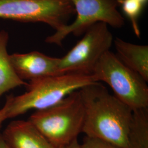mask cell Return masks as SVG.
<instances>
[{
  "mask_svg": "<svg viewBox=\"0 0 148 148\" xmlns=\"http://www.w3.org/2000/svg\"><path fill=\"white\" fill-rule=\"evenodd\" d=\"M79 91L85 108L82 133L117 148H127L132 110L101 82L87 85Z\"/></svg>",
  "mask_w": 148,
  "mask_h": 148,
  "instance_id": "obj_1",
  "label": "cell"
},
{
  "mask_svg": "<svg viewBox=\"0 0 148 148\" xmlns=\"http://www.w3.org/2000/svg\"><path fill=\"white\" fill-rule=\"evenodd\" d=\"M98 82L90 75L66 74L30 81L21 95L7 97V119L20 116L31 110H41L58 103L70 93L87 85Z\"/></svg>",
  "mask_w": 148,
  "mask_h": 148,
  "instance_id": "obj_2",
  "label": "cell"
},
{
  "mask_svg": "<svg viewBox=\"0 0 148 148\" xmlns=\"http://www.w3.org/2000/svg\"><path fill=\"white\" fill-rule=\"evenodd\" d=\"M28 121L55 147H66L82 133L85 108L79 90L52 107L35 111Z\"/></svg>",
  "mask_w": 148,
  "mask_h": 148,
  "instance_id": "obj_3",
  "label": "cell"
},
{
  "mask_svg": "<svg viewBox=\"0 0 148 148\" xmlns=\"http://www.w3.org/2000/svg\"><path fill=\"white\" fill-rule=\"evenodd\" d=\"M92 75L109 85L114 95L132 110L148 108L147 82L109 51L96 64Z\"/></svg>",
  "mask_w": 148,
  "mask_h": 148,
  "instance_id": "obj_4",
  "label": "cell"
},
{
  "mask_svg": "<svg viewBox=\"0 0 148 148\" xmlns=\"http://www.w3.org/2000/svg\"><path fill=\"white\" fill-rule=\"evenodd\" d=\"M75 14L69 0H0V18L24 23H43L55 30Z\"/></svg>",
  "mask_w": 148,
  "mask_h": 148,
  "instance_id": "obj_5",
  "label": "cell"
},
{
  "mask_svg": "<svg viewBox=\"0 0 148 148\" xmlns=\"http://www.w3.org/2000/svg\"><path fill=\"white\" fill-rule=\"evenodd\" d=\"M113 41L112 34L106 23L92 25L74 47L60 58L59 74L92 75L102 56L110 51Z\"/></svg>",
  "mask_w": 148,
  "mask_h": 148,
  "instance_id": "obj_6",
  "label": "cell"
},
{
  "mask_svg": "<svg viewBox=\"0 0 148 148\" xmlns=\"http://www.w3.org/2000/svg\"><path fill=\"white\" fill-rule=\"evenodd\" d=\"M76 14L71 24L61 27L48 36L45 42L62 46L64 39L70 34L76 36L97 23H104L114 28H121L125 19L118 10L117 0H69Z\"/></svg>",
  "mask_w": 148,
  "mask_h": 148,
  "instance_id": "obj_7",
  "label": "cell"
},
{
  "mask_svg": "<svg viewBox=\"0 0 148 148\" xmlns=\"http://www.w3.org/2000/svg\"><path fill=\"white\" fill-rule=\"evenodd\" d=\"M12 66L20 79L25 81L59 75L60 58L52 57L38 51L10 55Z\"/></svg>",
  "mask_w": 148,
  "mask_h": 148,
  "instance_id": "obj_8",
  "label": "cell"
},
{
  "mask_svg": "<svg viewBox=\"0 0 148 148\" xmlns=\"http://www.w3.org/2000/svg\"><path fill=\"white\" fill-rule=\"evenodd\" d=\"M1 134L10 148H59L49 142L28 120L11 122Z\"/></svg>",
  "mask_w": 148,
  "mask_h": 148,
  "instance_id": "obj_9",
  "label": "cell"
},
{
  "mask_svg": "<svg viewBox=\"0 0 148 148\" xmlns=\"http://www.w3.org/2000/svg\"><path fill=\"white\" fill-rule=\"evenodd\" d=\"M117 57L127 68L148 82V45L128 42L116 37L113 41Z\"/></svg>",
  "mask_w": 148,
  "mask_h": 148,
  "instance_id": "obj_10",
  "label": "cell"
},
{
  "mask_svg": "<svg viewBox=\"0 0 148 148\" xmlns=\"http://www.w3.org/2000/svg\"><path fill=\"white\" fill-rule=\"evenodd\" d=\"M8 40V33L0 31V97L10 90L27 84L18 77L12 66L7 49Z\"/></svg>",
  "mask_w": 148,
  "mask_h": 148,
  "instance_id": "obj_11",
  "label": "cell"
},
{
  "mask_svg": "<svg viewBox=\"0 0 148 148\" xmlns=\"http://www.w3.org/2000/svg\"><path fill=\"white\" fill-rule=\"evenodd\" d=\"M127 148H148V108L133 110Z\"/></svg>",
  "mask_w": 148,
  "mask_h": 148,
  "instance_id": "obj_12",
  "label": "cell"
},
{
  "mask_svg": "<svg viewBox=\"0 0 148 148\" xmlns=\"http://www.w3.org/2000/svg\"><path fill=\"white\" fill-rule=\"evenodd\" d=\"M123 13L131 21L133 32L138 37L140 36L138 19L145 5L136 0H117Z\"/></svg>",
  "mask_w": 148,
  "mask_h": 148,
  "instance_id": "obj_13",
  "label": "cell"
},
{
  "mask_svg": "<svg viewBox=\"0 0 148 148\" xmlns=\"http://www.w3.org/2000/svg\"><path fill=\"white\" fill-rule=\"evenodd\" d=\"M80 145L81 148H119L103 140L86 136Z\"/></svg>",
  "mask_w": 148,
  "mask_h": 148,
  "instance_id": "obj_14",
  "label": "cell"
},
{
  "mask_svg": "<svg viewBox=\"0 0 148 148\" xmlns=\"http://www.w3.org/2000/svg\"><path fill=\"white\" fill-rule=\"evenodd\" d=\"M7 120L6 117V108L4 105L3 107L0 109V129L2 127L3 122Z\"/></svg>",
  "mask_w": 148,
  "mask_h": 148,
  "instance_id": "obj_15",
  "label": "cell"
},
{
  "mask_svg": "<svg viewBox=\"0 0 148 148\" xmlns=\"http://www.w3.org/2000/svg\"><path fill=\"white\" fill-rule=\"evenodd\" d=\"M64 148H81V145L79 143L77 139H75L72 143L70 144L68 146Z\"/></svg>",
  "mask_w": 148,
  "mask_h": 148,
  "instance_id": "obj_16",
  "label": "cell"
},
{
  "mask_svg": "<svg viewBox=\"0 0 148 148\" xmlns=\"http://www.w3.org/2000/svg\"><path fill=\"white\" fill-rule=\"evenodd\" d=\"M0 148H10L4 140L1 133H0Z\"/></svg>",
  "mask_w": 148,
  "mask_h": 148,
  "instance_id": "obj_17",
  "label": "cell"
},
{
  "mask_svg": "<svg viewBox=\"0 0 148 148\" xmlns=\"http://www.w3.org/2000/svg\"><path fill=\"white\" fill-rule=\"evenodd\" d=\"M136 1H137L141 3L142 4H143V5H145L148 2V0H136Z\"/></svg>",
  "mask_w": 148,
  "mask_h": 148,
  "instance_id": "obj_18",
  "label": "cell"
}]
</instances>
